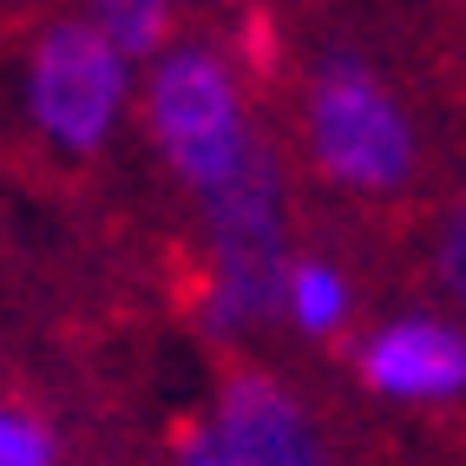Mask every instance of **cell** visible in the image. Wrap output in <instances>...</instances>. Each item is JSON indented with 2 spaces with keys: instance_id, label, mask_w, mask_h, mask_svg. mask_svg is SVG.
<instances>
[{
  "instance_id": "8",
  "label": "cell",
  "mask_w": 466,
  "mask_h": 466,
  "mask_svg": "<svg viewBox=\"0 0 466 466\" xmlns=\"http://www.w3.org/2000/svg\"><path fill=\"white\" fill-rule=\"evenodd\" d=\"M341 309H349V289H341V276H335L329 263H296V269H289V316H296L302 329L329 335V329L341 322Z\"/></svg>"
},
{
  "instance_id": "7",
  "label": "cell",
  "mask_w": 466,
  "mask_h": 466,
  "mask_svg": "<svg viewBox=\"0 0 466 466\" xmlns=\"http://www.w3.org/2000/svg\"><path fill=\"white\" fill-rule=\"evenodd\" d=\"M165 20H171V0H92V26L118 46V53H151L165 40Z\"/></svg>"
},
{
  "instance_id": "6",
  "label": "cell",
  "mask_w": 466,
  "mask_h": 466,
  "mask_svg": "<svg viewBox=\"0 0 466 466\" xmlns=\"http://www.w3.org/2000/svg\"><path fill=\"white\" fill-rule=\"evenodd\" d=\"M368 381L400 400H441L466 388V335L441 322H394L368 349Z\"/></svg>"
},
{
  "instance_id": "1",
  "label": "cell",
  "mask_w": 466,
  "mask_h": 466,
  "mask_svg": "<svg viewBox=\"0 0 466 466\" xmlns=\"http://www.w3.org/2000/svg\"><path fill=\"white\" fill-rule=\"evenodd\" d=\"M151 132H158L165 158L177 165V177L191 184L198 198H217L224 184H237L257 165V138L237 112V86L217 66V53L184 46L158 59V79H151Z\"/></svg>"
},
{
  "instance_id": "2",
  "label": "cell",
  "mask_w": 466,
  "mask_h": 466,
  "mask_svg": "<svg viewBox=\"0 0 466 466\" xmlns=\"http://www.w3.org/2000/svg\"><path fill=\"white\" fill-rule=\"evenodd\" d=\"M210 210V250H217V276H210V322L217 329H243L276 309V296H289V263H283V217H276V171L257 151V165L237 184H224L217 198H204Z\"/></svg>"
},
{
  "instance_id": "9",
  "label": "cell",
  "mask_w": 466,
  "mask_h": 466,
  "mask_svg": "<svg viewBox=\"0 0 466 466\" xmlns=\"http://www.w3.org/2000/svg\"><path fill=\"white\" fill-rule=\"evenodd\" d=\"M0 466H53L46 427H34L26 414H7V408H0Z\"/></svg>"
},
{
  "instance_id": "10",
  "label": "cell",
  "mask_w": 466,
  "mask_h": 466,
  "mask_svg": "<svg viewBox=\"0 0 466 466\" xmlns=\"http://www.w3.org/2000/svg\"><path fill=\"white\" fill-rule=\"evenodd\" d=\"M441 276L453 283V296H466V204L447 217V230H441Z\"/></svg>"
},
{
  "instance_id": "4",
  "label": "cell",
  "mask_w": 466,
  "mask_h": 466,
  "mask_svg": "<svg viewBox=\"0 0 466 466\" xmlns=\"http://www.w3.org/2000/svg\"><path fill=\"white\" fill-rule=\"evenodd\" d=\"M126 106V53L99 26H46L26 59V112L66 151H99Z\"/></svg>"
},
{
  "instance_id": "11",
  "label": "cell",
  "mask_w": 466,
  "mask_h": 466,
  "mask_svg": "<svg viewBox=\"0 0 466 466\" xmlns=\"http://www.w3.org/2000/svg\"><path fill=\"white\" fill-rule=\"evenodd\" d=\"M184 466H237V460L224 453V441H198L191 453H184Z\"/></svg>"
},
{
  "instance_id": "5",
  "label": "cell",
  "mask_w": 466,
  "mask_h": 466,
  "mask_svg": "<svg viewBox=\"0 0 466 466\" xmlns=\"http://www.w3.org/2000/svg\"><path fill=\"white\" fill-rule=\"evenodd\" d=\"M217 441L237 466H322V447L309 433L302 408L263 375H237L217 408Z\"/></svg>"
},
{
  "instance_id": "3",
  "label": "cell",
  "mask_w": 466,
  "mask_h": 466,
  "mask_svg": "<svg viewBox=\"0 0 466 466\" xmlns=\"http://www.w3.org/2000/svg\"><path fill=\"white\" fill-rule=\"evenodd\" d=\"M309 145L335 184L355 191H388L414 165V132L400 106L388 99V86L375 73H361L355 59H329L309 99Z\"/></svg>"
}]
</instances>
